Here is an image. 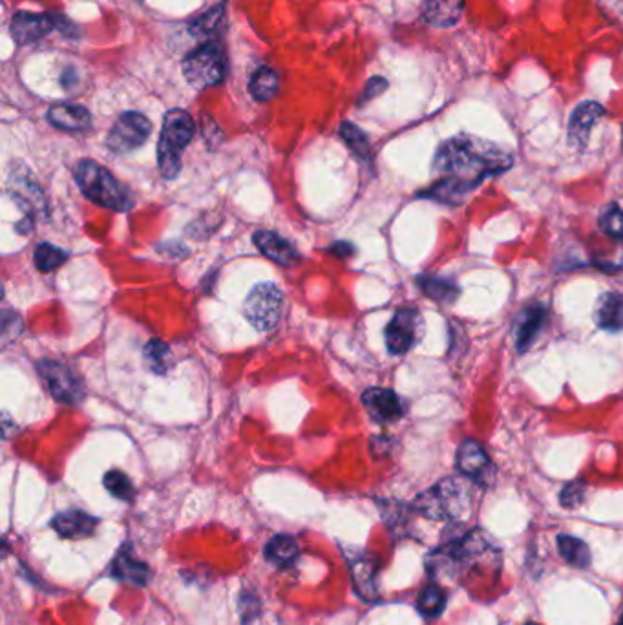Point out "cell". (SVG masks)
Returning a JSON list of instances; mask_svg holds the SVG:
<instances>
[{"label": "cell", "mask_w": 623, "mask_h": 625, "mask_svg": "<svg viewBox=\"0 0 623 625\" xmlns=\"http://www.w3.org/2000/svg\"><path fill=\"white\" fill-rule=\"evenodd\" d=\"M510 167L512 154L506 149L461 134L437 149L433 171L441 174V180L422 196L442 203H459L486 178L503 174Z\"/></svg>", "instance_id": "cell-1"}, {"label": "cell", "mask_w": 623, "mask_h": 625, "mask_svg": "<svg viewBox=\"0 0 623 625\" xmlns=\"http://www.w3.org/2000/svg\"><path fill=\"white\" fill-rule=\"evenodd\" d=\"M74 178L88 200L99 207L119 213H127L134 207V198L129 187H125L105 167L92 160H81L74 167Z\"/></svg>", "instance_id": "cell-2"}, {"label": "cell", "mask_w": 623, "mask_h": 625, "mask_svg": "<svg viewBox=\"0 0 623 625\" xmlns=\"http://www.w3.org/2000/svg\"><path fill=\"white\" fill-rule=\"evenodd\" d=\"M194 121L189 112L176 109L165 116L158 143V165L165 180H174L182 172V156L194 136Z\"/></svg>", "instance_id": "cell-3"}, {"label": "cell", "mask_w": 623, "mask_h": 625, "mask_svg": "<svg viewBox=\"0 0 623 625\" xmlns=\"http://www.w3.org/2000/svg\"><path fill=\"white\" fill-rule=\"evenodd\" d=\"M413 508L428 519H459L470 508V490L461 479H442L435 486L419 494L413 501Z\"/></svg>", "instance_id": "cell-4"}, {"label": "cell", "mask_w": 623, "mask_h": 625, "mask_svg": "<svg viewBox=\"0 0 623 625\" xmlns=\"http://www.w3.org/2000/svg\"><path fill=\"white\" fill-rule=\"evenodd\" d=\"M227 61L216 43H205L183 61V76L196 89H211L225 79Z\"/></svg>", "instance_id": "cell-5"}, {"label": "cell", "mask_w": 623, "mask_h": 625, "mask_svg": "<svg viewBox=\"0 0 623 625\" xmlns=\"http://www.w3.org/2000/svg\"><path fill=\"white\" fill-rule=\"evenodd\" d=\"M74 25L67 21L63 16H45V14H28L17 12L12 17L10 32L16 43L19 45H34L45 37H48L54 30H61L65 34H74Z\"/></svg>", "instance_id": "cell-6"}, {"label": "cell", "mask_w": 623, "mask_h": 625, "mask_svg": "<svg viewBox=\"0 0 623 625\" xmlns=\"http://www.w3.org/2000/svg\"><path fill=\"white\" fill-rule=\"evenodd\" d=\"M284 297L273 284L256 286L245 300V317L258 331H271L282 313Z\"/></svg>", "instance_id": "cell-7"}, {"label": "cell", "mask_w": 623, "mask_h": 625, "mask_svg": "<svg viewBox=\"0 0 623 625\" xmlns=\"http://www.w3.org/2000/svg\"><path fill=\"white\" fill-rule=\"evenodd\" d=\"M152 132V123L140 112H125L114 123L107 145L114 154H129L145 145Z\"/></svg>", "instance_id": "cell-8"}, {"label": "cell", "mask_w": 623, "mask_h": 625, "mask_svg": "<svg viewBox=\"0 0 623 625\" xmlns=\"http://www.w3.org/2000/svg\"><path fill=\"white\" fill-rule=\"evenodd\" d=\"M424 322L417 309H400L386 326L384 337L386 346L391 355H404L408 353L422 337Z\"/></svg>", "instance_id": "cell-9"}, {"label": "cell", "mask_w": 623, "mask_h": 625, "mask_svg": "<svg viewBox=\"0 0 623 625\" xmlns=\"http://www.w3.org/2000/svg\"><path fill=\"white\" fill-rule=\"evenodd\" d=\"M39 371L56 401L65 404H78L83 401L85 390L74 371H70L67 366L54 360H43L39 362Z\"/></svg>", "instance_id": "cell-10"}, {"label": "cell", "mask_w": 623, "mask_h": 625, "mask_svg": "<svg viewBox=\"0 0 623 625\" xmlns=\"http://www.w3.org/2000/svg\"><path fill=\"white\" fill-rule=\"evenodd\" d=\"M362 404L369 417L379 424H389L404 415L400 397L386 388H369L362 393Z\"/></svg>", "instance_id": "cell-11"}, {"label": "cell", "mask_w": 623, "mask_h": 625, "mask_svg": "<svg viewBox=\"0 0 623 625\" xmlns=\"http://www.w3.org/2000/svg\"><path fill=\"white\" fill-rule=\"evenodd\" d=\"M457 470L475 483H488L493 466L481 443L466 439L457 450Z\"/></svg>", "instance_id": "cell-12"}, {"label": "cell", "mask_w": 623, "mask_h": 625, "mask_svg": "<svg viewBox=\"0 0 623 625\" xmlns=\"http://www.w3.org/2000/svg\"><path fill=\"white\" fill-rule=\"evenodd\" d=\"M605 109L596 101L577 105L568 121V141L576 149H585L594 125L605 116Z\"/></svg>", "instance_id": "cell-13"}, {"label": "cell", "mask_w": 623, "mask_h": 625, "mask_svg": "<svg viewBox=\"0 0 623 625\" xmlns=\"http://www.w3.org/2000/svg\"><path fill=\"white\" fill-rule=\"evenodd\" d=\"M546 322V307L543 304H530L524 307L515 318V348L519 353H526L534 340L537 339L539 331Z\"/></svg>", "instance_id": "cell-14"}, {"label": "cell", "mask_w": 623, "mask_h": 625, "mask_svg": "<svg viewBox=\"0 0 623 625\" xmlns=\"http://www.w3.org/2000/svg\"><path fill=\"white\" fill-rule=\"evenodd\" d=\"M466 0H422V19L435 28L455 26L464 14Z\"/></svg>", "instance_id": "cell-15"}, {"label": "cell", "mask_w": 623, "mask_h": 625, "mask_svg": "<svg viewBox=\"0 0 623 625\" xmlns=\"http://www.w3.org/2000/svg\"><path fill=\"white\" fill-rule=\"evenodd\" d=\"M256 247L273 262L284 267H293L300 260V253L286 238L273 231H258L254 234Z\"/></svg>", "instance_id": "cell-16"}, {"label": "cell", "mask_w": 623, "mask_h": 625, "mask_svg": "<svg viewBox=\"0 0 623 625\" xmlns=\"http://www.w3.org/2000/svg\"><path fill=\"white\" fill-rule=\"evenodd\" d=\"M48 121L65 132H83L92 127V114L81 105L61 103L50 109Z\"/></svg>", "instance_id": "cell-17"}, {"label": "cell", "mask_w": 623, "mask_h": 625, "mask_svg": "<svg viewBox=\"0 0 623 625\" xmlns=\"http://www.w3.org/2000/svg\"><path fill=\"white\" fill-rule=\"evenodd\" d=\"M98 523L99 521L94 516H90L83 510H67V512H61L54 517L52 526L63 537L79 539V537L92 536Z\"/></svg>", "instance_id": "cell-18"}, {"label": "cell", "mask_w": 623, "mask_h": 625, "mask_svg": "<svg viewBox=\"0 0 623 625\" xmlns=\"http://www.w3.org/2000/svg\"><path fill=\"white\" fill-rule=\"evenodd\" d=\"M594 320L601 329L608 333L623 331V295L619 293L601 295L596 304Z\"/></svg>", "instance_id": "cell-19"}, {"label": "cell", "mask_w": 623, "mask_h": 625, "mask_svg": "<svg viewBox=\"0 0 623 625\" xmlns=\"http://www.w3.org/2000/svg\"><path fill=\"white\" fill-rule=\"evenodd\" d=\"M112 574L121 579V581H129L134 585H147L151 579V568L141 563L140 559L134 557V554L121 550L112 565Z\"/></svg>", "instance_id": "cell-20"}, {"label": "cell", "mask_w": 623, "mask_h": 625, "mask_svg": "<svg viewBox=\"0 0 623 625\" xmlns=\"http://www.w3.org/2000/svg\"><path fill=\"white\" fill-rule=\"evenodd\" d=\"M349 568H351V578H353L357 592L364 599H375L379 596V589L375 585L377 570H375L373 561L360 556V557H355L353 561H349Z\"/></svg>", "instance_id": "cell-21"}, {"label": "cell", "mask_w": 623, "mask_h": 625, "mask_svg": "<svg viewBox=\"0 0 623 625\" xmlns=\"http://www.w3.org/2000/svg\"><path fill=\"white\" fill-rule=\"evenodd\" d=\"M264 554H265L267 561H271L273 565H276V567H289V565H293L298 559L300 548H298V543H296V539L293 536L280 534V536H275L265 545Z\"/></svg>", "instance_id": "cell-22"}, {"label": "cell", "mask_w": 623, "mask_h": 625, "mask_svg": "<svg viewBox=\"0 0 623 625\" xmlns=\"http://www.w3.org/2000/svg\"><path fill=\"white\" fill-rule=\"evenodd\" d=\"M278 87H280L278 74L267 67L258 68L249 79V92L260 103L271 101L278 94Z\"/></svg>", "instance_id": "cell-23"}, {"label": "cell", "mask_w": 623, "mask_h": 625, "mask_svg": "<svg viewBox=\"0 0 623 625\" xmlns=\"http://www.w3.org/2000/svg\"><path fill=\"white\" fill-rule=\"evenodd\" d=\"M417 284L426 297L439 304H453L461 293L453 282L437 276H419Z\"/></svg>", "instance_id": "cell-24"}, {"label": "cell", "mask_w": 623, "mask_h": 625, "mask_svg": "<svg viewBox=\"0 0 623 625\" xmlns=\"http://www.w3.org/2000/svg\"><path fill=\"white\" fill-rule=\"evenodd\" d=\"M557 548H559V554L561 557L572 565V567H577V568H587L592 561L590 557V550H588V545L577 537H572V536H559L557 537Z\"/></svg>", "instance_id": "cell-25"}, {"label": "cell", "mask_w": 623, "mask_h": 625, "mask_svg": "<svg viewBox=\"0 0 623 625\" xmlns=\"http://www.w3.org/2000/svg\"><path fill=\"white\" fill-rule=\"evenodd\" d=\"M223 19H225V5H218L211 8L209 12H205L203 16L196 17L189 25V32L198 39L211 37L220 30V26L223 25Z\"/></svg>", "instance_id": "cell-26"}, {"label": "cell", "mask_w": 623, "mask_h": 625, "mask_svg": "<svg viewBox=\"0 0 623 625\" xmlns=\"http://www.w3.org/2000/svg\"><path fill=\"white\" fill-rule=\"evenodd\" d=\"M338 134H340V138L344 140V143L349 147V151H351L357 158H360V160H364V161H369V160H371L369 140H368V136H366L357 125H353V123H349V121H344V123L340 125Z\"/></svg>", "instance_id": "cell-27"}, {"label": "cell", "mask_w": 623, "mask_h": 625, "mask_svg": "<svg viewBox=\"0 0 623 625\" xmlns=\"http://www.w3.org/2000/svg\"><path fill=\"white\" fill-rule=\"evenodd\" d=\"M417 607L419 610L428 616V618H433V616H439L444 607H446V594L442 592V589L435 583H430L428 587L422 589V592L419 594V599H417Z\"/></svg>", "instance_id": "cell-28"}, {"label": "cell", "mask_w": 623, "mask_h": 625, "mask_svg": "<svg viewBox=\"0 0 623 625\" xmlns=\"http://www.w3.org/2000/svg\"><path fill=\"white\" fill-rule=\"evenodd\" d=\"M145 364L152 373H167L171 368V348L163 340H151L145 346Z\"/></svg>", "instance_id": "cell-29"}, {"label": "cell", "mask_w": 623, "mask_h": 625, "mask_svg": "<svg viewBox=\"0 0 623 625\" xmlns=\"http://www.w3.org/2000/svg\"><path fill=\"white\" fill-rule=\"evenodd\" d=\"M68 260V255L65 251H61L59 247H54L52 244H41L36 249V266L39 271L43 273H50L56 271L57 267H61L65 262Z\"/></svg>", "instance_id": "cell-30"}, {"label": "cell", "mask_w": 623, "mask_h": 625, "mask_svg": "<svg viewBox=\"0 0 623 625\" xmlns=\"http://www.w3.org/2000/svg\"><path fill=\"white\" fill-rule=\"evenodd\" d=\"M599 227L605 234L623 242V207L618 203L607 205L599 214Z\"/></svg>", "instance_id": "cell-31"}, {"label": "cell", "mask_w": 623, "mask_h": 625, "mask_svg": "<svg viewBox=\"0 0 623 625\" xmlns=\"http://www.w3.org/2000/svg\"><path fill=\"white\" fill-rule=\"evenodd\" d=\"M103 483H105L107 490H109L114 497H119V499H123V501H130V499L134 497V494H136L132 481H130L123 472H119V470H110V472L105 475Z\"/></svg>", "instance_id": "cell-32"}, {"label": "cell", "mask_w": 623, "mask_h": 625, "mask_svg": "<svg viewBox=\"0 0 623 625\" xmlns=\"http://www.w3.org/2000/svg\"><path fill=\"white\" fill-rule=\"evenodd\" d=\"M585 490H587V484L583 481H572V483L565 484V488L559 494L561 505L565 508H576L583 501Z\"/></svg>", "instance_id": "cell-33"}, {"label": "cell", "mask_w": 623, "mask_h": 625, "mask_svg": "<svg viewBox=\"0 0 623 625\" xmlns=\"http://www.w3.org/2000/svg\"><path fill=\"white\" fill-rule=\"evenodd\" d=\"M386 89H388V81L384 78H371L366 83V89H364V94H362V101H371L373 98L380 96Z\"/></svg>", "instance_id": "cell-34"}, {"label": "cell", "mask_w": 623, "mask_h": 625, "mask_svg": "<svg viewBox=\"0 0 623 625\" xmlns=\"http://www.w3.org/2000/svg\"><path fill=\"white\" fill-rule=\"evenodd\" d=\"M618 625H623V616H621V620H619V623Z\"/></svg>", "instance_id": "cell-35"}, {"label": "cell", "mask_w": 623, "mask_h": 625, "mask_svg": "<svg viewBox=\"0 0 623 625\" xmlns=\"http://www.w3.org/2000/svg\"><path fill=\"white\" fill-rule=\"evenodd\" d=\"M526 625H535V623H526Z\"/></svg>", "instance_id": "cell-36"}, {"label": "cell", "mask_w": 623, "mask_h": 625, "mask_svg": "<svg viewBox=\"0 0 623 625\" xmlns=\"http://www.w3.org/2000/svg\"><path fill=\"white\" fill-rule=\"evenodd\" d=\"M621 134H623V130H621Z\"/></svg>", "instance_id": "cell-37"}]
</instances>
